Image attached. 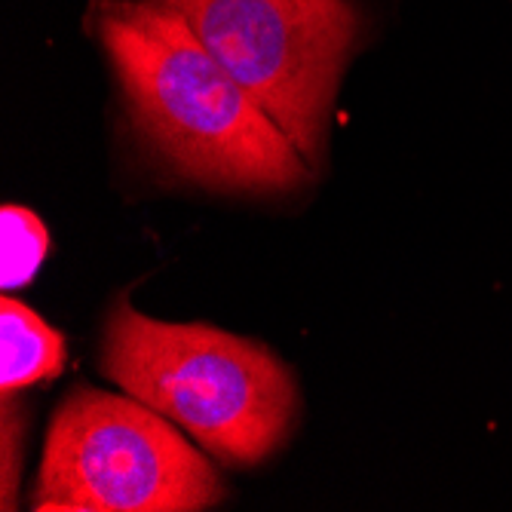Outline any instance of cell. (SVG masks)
<instances>
[{"instance_id": "1", "label": "cell", "mask_w": 512, "mask_h": 512, "mask_svg": "<svg viewBox=\"0 0 512 512\" xmlns=\"http://www.w3.org/2000/svg\"><path fill=\"white\" fill-rule=\"evenodd\" d=\"M96 34L135 132L178 175L221 191H292L304 154L160 0H96Z\"/></svg>"}, {"instance_id": "2", "label": "cell", "mask_w": 512, "mask_h": 512, "mask_svg": "<svg viewBox=\"0 0 512 512\" xmlns=\"http://www.w3.org/2000/svg\"><path fill=\"white\" fill-rule=\"evenodd\" d=\"M102 371L166 414L227 467H255L286 442L298 393L270 347L212 325L157 322L117 301Z\"/></svg>"}, {"instance_id": "3", "label": "cell", "mask_w": 512, "mask_h": 512, "mask_svg": "<svg viewBox=\"0 0 512 512\" xmlns=\"http://www.w3.org/2000/svg\"><path fill=\"white\" fill-rule=\"evenodd\" d=\"M224 500L212 463L135 396L74 387L46 436L37 512H197Z\"/></svg>"}, {"instance_id": "4", "label": "cell", "mask_w": 512, "mask_h": 512, "mask_svg": "<svg viewBox=\"0 0 512 512\" xmlns=\"http://www.w3.org/2000/svg\"><path fill=\"white\" fill-rule=\"evenodd\" d=\"M279 123L307 163L319 160L344 65L359 37L353 0H160Z\"/></svg>"}, {"instance_id": "5", "label": "cell", "mask_w": 512, "mask_h": 512, "mask_svg": "<svg viewBox=\"0 0 512 512\" xmlns=\"http://www.w3.org/2000/svg\"><path fill=\"white\" fill-rule=\"evenodd\" d=\"M0 384L4 393L59 378L65 368V338L28 304L0 301Z\"/></svg>"}, {"instance_id": "6", "label": "cell", "mask_w": 512, "mask_h": 512, "mask_svg": "<svg viewBox=\"0 0 512 512\" xmlns=\"http://www.w3.org/2000/svg\"><path fill=\"white\" fill-rule=\"evenodd\" d=\"M0 234H4V249H0V286L7 292L28 286L37 276L46 252H50V230L25 206H4L0 212Z\"/></svg>"}]
</instances>
